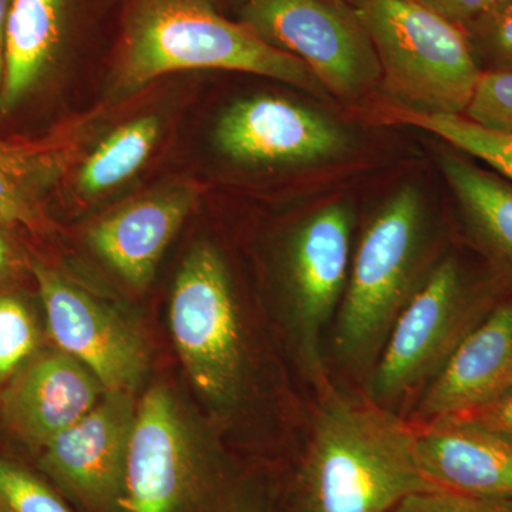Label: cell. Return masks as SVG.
Masks as SVG:
<instances>
[{
	"label": "cell",
	"mask_w": 512,
	"mask_h": 512,
	"mask_svg": "<svg viewBox=\"0 0 512 512\" xmlns=\"http://www.w3.org/2000/svg\"><path fill=\"white\" fill-rule=\"evenodd\" d=\"M319 396L293 512H389L407 495L439 488L421 471L412 421L333 386Z\"/></svg>",
	"instance_id": "1"
},
{
	"label": "cell",
	"mask_w": 512,
	"mask_h": 512,
	"mask_svg": "<svg viewBox=\"0 0 512 512\" xmlns=\"http://www.w3.org/2000/svg\"><path fill=\"white\" fill-rule=\"evenodd\" d=\"M184 70L256 74L326 96L301 60L269 46L244 23L225 19L210 0H128L114 92L134 93Z\"/></svg>",
	"instance_id": "2"
},
{
	"label": "cell",
	"mask_w": 512,
	"mask_h": 512,
	"mask_svg": "<svg viewBox=\"0 0 512 512\" xmlns=\"http://www.w3.org/2000/svg\"><path fill=\"white\" fill-rule=\"evenodd\" d=\"M426 211L404 185L369 221L336 313L335 350L350 369L375 367L394 323L426 278Z\"/></svg>",
	"instance_id": "3"
},
{
	"label": "cell",
	"mask_w": 512,
	"mask_h": 512,
	"mask_svg": "<svg viewBox=\"0 0 512 512\" xmlns=\"http://www.w3.org/2000/svg\"><path fill=\"white\" fill-rule=\"evenodd\" d=\"M403 109L464 114L483 72L461 26L421 0H350Z\"/></svg>",
	"instance_id": "4"
},
{
	"label": "cell",
	"mask_w": 512,
	"mask_h": 512,
	"mask_svg": "<svg viewBox=\"0 0 512 512\" xmlns=\"http://www.w3.org/2000/svg\"><path fill=\"white\" fill-rule=\"evenodd\" d=\"M501 279L476 276L456 256L427 272L373 367L370 399L387 407L426 387L504 296Z\"/></svg>",
	"instance_id": "5"
},
{
	"label": "cell",
	"mask_w": 512,
	"mask_h": 512,
	"mask_svg": "<svg viewBox=\"0 0 512 512\" xmlns=\"http://www.w3.org/2000/svg\"><path fill=\"white\" fill-rule=\"evenodd\" d=\"M170 329L198 392L228 406L244 382V336L227 265L210 244L191 249L174 282Z\"/></svg>",
	"instance_id": "6"
},
{
	"label": "cell",
	"mask_w": 512,
	"mask_h": 512,
	"mask_svg": "<svg viewBox=\"0 0 512 512\" xmlns=\"http://www.w3.org/2000/svg\"><path fill=\"white\" fill-rule=\"evenodd\" d=\"M241 23L301 60L339 99H360L382 82L375 46L350 0H244Z\"/></svg>",
	"instance_id": "7"
},
{
	"label": "cell",
	"mask_w": 512,
	"mask_h": 512,
	"mask_svg": "<svg viewBox=\"0 0 512 512\" xmlns=\"http://www.w3.org/2000/svg\"><path fill=\"white\" fill-rule=\"evenodd\" d=\"M211 484L173 394L156 384L136 407L117 512H188Z\"/></svg>",
	"instance_id": "8"
},
{
	"label": "cell",
	"mask_w": 512,
	"mask_h": 512,
	"mask_svg": "<svg viewBox=\"0 0 512 512\" xmlns=\"http://www.w3.org/2000/svg\"><path fill=\"white\" fill-rule=\"evenodd\" d=\"M353 221L349 204L332 202L303 221L289 245V315L303 369L318 393L332 386L322 338L348 285Z\"/></svg>",
	"instance_id": "9"
},
{
	"label": "cell",
	"mask_w": 512,
	"mask_h": 512,
	"mask_svg": "<svg viewBox=\"0 0 512 512\" xmlns=\"http://www.w3.org/2000/svg\"><path fill=\"white\" fill-rule=\"evenodd\" d=\"M33 275L57 349L87 367L104 392L133 393L148 365L146 345L137 330L59 272L35 265Z\"/></svg>",
	"instance_id": "10"
},
{
	"label": "cell",
	"mask_w": 512,
	"mask_h": 512,
	"mask_svg": "<svg viewBox=\"0 0 512 512\" xmlns=\"http://www.w3.org/2000/svg\"><path fill=\"white\" fill-rule=\"evenodd\" d=\"M215 143L239 164L309 165L348 153L350 136L311 107L284 97L254 96L224 111L215 127Z\"/></svg>",
	"instance_id": "11"
},
{
	"label": "cell",
	"mask_w": 512,
	"mask_h": 512,
	"mask_svg": "<svg viewBox=\"0 0 512 512\" xmlns=\"http://www.w3.org/2000/svg\"><path fill=\"white\" fill-rule=\"evenodd\" d=\"M136 402L104 392L100 402L40 450V467L92 512H117Z\"/></svg>",
	"instance_id": "12"
},
{
	"label": "cell",
	"mask_w": 512,
	"mask_h": 512,
	"mask_svg": "<svg viewBox=\"0 0 512 512\" xmlns=\"http://www.w3.org/2000/svg\"><path fill=\"white\" fill-rule=\"evenodd\" d=\"M104 389L87 367L62 350L36 353L0 393V416L35 450L86 416Z\"/></svg>",
	"instance_id": "13"
},
{
	"label": "cell",
	"mask_w": 512,
	"mask_h": 512,
	"mask_svg": "<svg viewBox=\"0 0 512 512\" xmlns=\"http://www.w3.org/2000/svg\"><path fill=\"white\" fill-rule=\"evenodd\" d=\"M192 185H171L128 202L92 225L93 251L134 289L153 281L165 249L194 207Z\"/></svg>",
	"instance_id": "14"
},
{
	"label": "cell",
	"mask_w": 512,
	"mask_h": 512,
	"mask_svg": "<svg viewBox=\"0 0 512 512\" xmlns=\"http://www.w3.org/2000/svg\"><path fill=\"white\" fill-rule=\"evenodd\" d=\"M512 386V295L504 296L421 394L416 421L467 412Z\"/></svg>",
	"instance_id": "15"
},
{
	"label": "cell",
	"mask_w": 512,
	"mask_h": 512,
	"mask_svg": "<svg viewBox=\"0 0 512 512\" xmlns=\"http://www.w3.org/2000/svg\"><path fill=\"white\" fill-rule=\"evenodd\" d=\"M413 424L421 471L431 484L478 497L512 498V440L450 419Z\"/></svg>",
	"instance_id": "16"
},
{
	"label": "cell",
	"mask_w": 512,
	"mask_h": 512,
	"mask_svg": "<svg viewBox=\"0 0 512 512\" xmlns=\"http://www.w3.org/2000/svg\"><path fill=\"white\" fill-rule=\"evenodd\" d=\"M89 128L77 123L39 143L0 140V227L46 231V195L79 156Z\"/></svg>",
	"instance_id": "17"
},
{
	"label": "cell",
	"mask_w": 512,
	"mask_h": 512,
	"mask_svg": "<svg viewBox=\"0 0 512 512\" xmlns=\"http://www.w3.org/2000/svg\"><path fill=\"white\" fill-rule=\"evenodd\" d=\"M440 168L471 241L512 295V181L460 151L441 154Z\"/></svg>",
	"instance_id": "18"
},
{
	"label": "cell",
	"mask_w": 512,
	"mask_h": 512,
	"mask_svg": "<svg viewBox=\"0 0 512 512\" xmlns=\"http://www.w3.org/2000/svg\"><path fill=\"white\" fill-rule=\"evenodd\" d=\"M64 0H12L6 20V59L0 109L25 99L52 63L62 37Z\"/></svg>",
	"instance_id": "19"
},
{
	"label": "cell",
	"mask_w": 512,
	"mask_h": 512,
	"mask_svg": "<svg viewBox=\"0 0 512 512\" xmlns=\"http://www.w3.org/2000/svg\"><path fill=\"white\" fill-rule=\"evenodd\" d=\"M158 137L160 121L154 116L138 117L114 128L80 165L77 194L99 197L126 183L151 156Z\"/></svg>",
	"instance_id": "20"
},
{
	"label": "cell",
	"mask_w": 512,
	"mask_h": 512,
	"mask_svg": "<svg viewBox=\"0 0 512 512\" xmlns=\"http://www.w3.org/2000/svg\"><path fill=\"white\" fill-rule=\"evenodd\" d=\"M397 123L427 131L448 146L512 181V134L490 130L463 114L423 113L403 107L389 110Z\"/></svg>",
	"instance_id": "21"
},
{
	"label": "cell",
	"mask_w": 512,
	"mask_h": 512,
	"mask_svg": "<svg viewBox=\"0 0 512 512\" xmlns=\"http://www.w3.org/2000/svg\"><path fill=\"white\" fill-rule=\"evenodd\" d=\"M40 329L35 313L19 295L0 293V387L36 355Z\"/></svg>",
	"instance_id": "22"
},
{
	"label": "cell",
	"mask_w": 512,
	"mask_h": 512,
	"mask_svg": "<svg viewBox=\"0 0 512 512\" xmlns=\"http://www.w3.org/2000/svg\"><path fill=\"white\" fill-rule=\"evenodd\" d=\"M461 28L481 72L512 70V2Z\"/></svg>",
	"instance_id": "23"
},
{
	"label": "cell",
	"mask_w": 512,
	"mask_h": 512,
	"mask_svg": "<svg viewBox=\"0 0 512 512\" xmlns=\"http://www.w3.org/2000/svg\"><path fill=\"white\" fill-rule=\"evenodd\" d=\"M0 512H73L35 474L0 457Z\"/></svg>",
	"instance_id": "24"
},
{
	"label": "cell",
	"mask_w": 512,
	"mask_h": 512,
	"mask_svg": "<svg viewBox=\"0 0 512 512\" xmlns=\"http://www.w3.org/2000/svg\"><path fill=\"white\" fill-rule=\"evenodd\" d=\"M463 116L490 130L512 134V70L481 74Z\"/></svg>",
	"instance_id": "25"
},
{
	"label": "cell",
	"mask_w": 512,
	"mask_h": 512,
	"mask_svg": "<svg viewBox=\"0 0 512 512\" xmlns=\"http://www.w3.org/2000/svg\"><path fill=\"white\" fill-rule=\"evenodd\" d=\"M389 512H512V498L478 497L436 488L407 495Z\"/></svg>",
	"instance_id": "26"
},
{
	"label": "cell",
	"mask_w": 512,
	"mask_h": 512,
	"mask_svg": "<svg viewBox=\"0 0 512 512\" xmlns=\"http://www.w3.org/2000/svg\"><path fill=\"white\" fill-rule=\"evenodd\" d=\"M443 419L473 424L512 440V386L490 402L480 404L467 412L443 417Z\"/></svg>",
	"instance_id": "27"
},
{
	"label": "cell",
	"mask_w": 512,
	"mask_h": 512,
	"mask_svg": "<svg viewBox=\"0 0 512 512\" xmlns=\"http://www.w3.org/2000/svg\"><path fill=\"white\" fill-rule=\"evenodd\" d=\"M458 26L467 25L512 0H421Z\"/></svg>",
	"instance_id": "28"
},
{
	"label": "cell",
	"mask_w": 512,
	"mask_h": 512,
	"mask_svg": "<svg viewBox=\"0 0 512 512\" xmlns=\"http://www.w3.org/2000/svg\"><path fill=\"white\" fill-rule=\"evenodd\" d=\"M19 259L5 235L0 232V285L8 282L18 269Z\"/></svg>",
	"instance_id": "29"
},
{
	"label": "cell",
	"mask_w": 512,
	"mask_h": 512,
	"mask_svg": "<svg viewBox=\"0 0 512 512\" xmlns=\"http://www.w3.org/2000/svg\"><path fill=\"white\" fill-rule=\"evenodd\" d=\"M12 0H0V90H2L3 74L6 59V20Z\"/></svg>",
	"instance_id": "30"
}]
</instances>
